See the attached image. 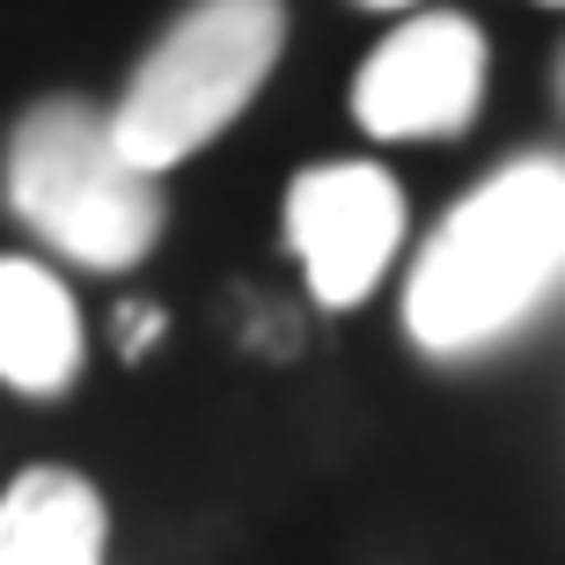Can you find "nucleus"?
Listing matches in <instances>:
<instances>
[{"mask_svg":"<svg viewBox=\"0 0 565 565\" xmlns=\"http://www.w3.org/2000/svg\"><path fill=\"white\" fill-rule=\"evenodd\" d=\"M565 279V162L522 154L434 228L404 279V331L434 360L500 345Z\"/></svg>","mask_w":565,"mask_h":565,"instance_id":"f257e3e1","label":"nucleus"},{"mask_svg":"<svg viewBox=\"0 0 565 565\" xmlns=\"http://www.w3.org/2000/svg\"><path fill=\"white\" fill-rule=\"evenodd\" d=\"M0 184L22 228L88 273H126L162 235V177L132 169L110 140V118L82 96H52L22 118Z\"/></svg>","mask_w":565,"mask_h":565,"instance_id":"f03ea898","label":"nucleus"},{"mask_svg":"<svg viewBox=\"0 0 565 565\" xmlns=\"http://www.w3.org/2000/svg\"><path fill=\"white\" fill-rule=\"evenodd\" d=\"M279 44H287L279 0H199L140 60L118 110H104L118 154L147 177H162L206 140H221L279 66Z\"/></svg>","mask_w":565,"mask_h":565,"instance_id":"7ed1b4c3","label":"nucleus"},{"mask_svg":"<svg viewBox=\"0 0 565 565\" xmlns=\"http://www.w3.org/2000/svg\"><path fill=\"white\" fill-rule=\"evenodd\" d=\"M404 243V191L382 162L301 169L287 191V250L323 309H353L382 287Z\"/></svg>","mask_w":565,"mask_h":565,"instance_id":"20e7f679","label":"nucleus"},{"mask_svg":"<svg viewBox=\"0 0 565 565\" xmlns=\"http://www.w3.org/2000/svg\"><path fill=\"white\" fill-rule=\"evenodd\" d=\"M484 38L470 15H412L367 52L353 82V118L375 140H448L478 118Z\"/></svg>","mask_w":565,"mask_h":565,"instance_id":"39448f33","label":"nucleus"},{"mask_svg":"<svg viewBox=\"0 0 565 565\" xmlns=\"http://www.w3.org/2000/svg\"><path fill=\"white\" fill-rule=\"evenodd\" d=\"M82 375V309L52 265L0 257V382L22 397H60Z\"/></svg>","mask_w":565,"mask_h":565,"instance_id":"423d86ee","label":"nucleus"},{"mask_svg":"<svg viewBox=\"0 0 565 565\" xmlns=\"http://www.w3.org/2000/svg\"><path fill=\"white\" fill-rule=\"evenodd\" d=\"M110 522L74 470H22L0 492V565H104Z\"/></svg>","mask_w":565,"mask_h":565,"instance_id":"0eeeda50","label":"nucleus"},{"mask_svg":"<svg viewBox=\"0 0 565 565\" xmlns=\"http://www.w3.org/2000/svg\"><path fill=\"white\" fill-rule=\"evenodd\" d=\"M360 8H419V0H360Z\"/></svg>","mask_w":565,"mask_h":565,"instance_id":"6e6552de","label":"nucleus"},{"mask_svg":"<svg viewBox=\"0 0 565 565\" xmlns=\"http://www.w3.org/2000/svg\"><path fill=\"white\" fill-rule=\"evenodd\" d=\"M551 8H565V0H551Z\"/></svg>","mask_w":565,"mask_h":565,"instance_id":"1a4fd4ad","label":"nucleus"}]
</instances>
